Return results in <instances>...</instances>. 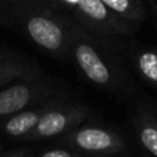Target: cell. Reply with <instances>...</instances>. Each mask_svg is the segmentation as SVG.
I'll return each mask as SVG.
<instances>
[{
    "label": "cell",
    "mask_w": 157,
    "mask_h": 157,
    "mask_svg": "<svg viewBox=\"0 0 157 157\" xmlns=\"http://www.w3.org/2000/svg\"><path fill=\"white\" fill-rule=\"evenodd\" d=\"M36 64L27 61L21 56L15 53H7L0 52V71L4 70H14V68H35Z\"/></svg>",
    "instance_id": "obj_11"
},
{
    "label": "cell",
    "mask_w": 157,
    "mask_h": 157,
    "mask_svg": "<svg viewBox=\"0 0 157 157\" xmlns=\"http://www.w3.org/2000/svg\"><path fill=\"white\" fill-rule=\"evenodd\" d=\"M6 15L38 48L56 59L70 54L71 21L40 0H2Z\"/></svg>",
    "instance_id": "obj_1"
},
{
    "label": "cell",
    "mask_w": 157,
    "mask_h": 157,
    "mask_svg": "<svg viewBox=\"0 0 157 157\" xmlns=\"http://www.w3.org/2000/svg\"><path fill=\"white\" fill-rule=\"evenodd\" d=\"M56 93L54 83L40 75L10 82L0 89V122L33 104L57 96Z\"/></svg>",
    "instance_id": "obj_4"
},
{
    "label": "cell",
    "mask_w": 157,
    "mask_h": 157,
    "mask_svg": "<svg viewBox=\"0 0 157 157\" xmlns=\"http://www.w3.org/2000/svg\"><path fill=\"white\" fill-rule=\"evenodd\" d=\"M104 6L124 20L140 24L146 18V9L142 0H101Z\"/></svg>",
    "instance_id": "obj_10"
},
{
    "label": "cell",
    "mask_w": 157,
    "mask_h": 157,
    "mask_svg": "<svg viewBox=\"0 0 157 157\" xmlns=\"http://www.w3.org/2000/svg\"><path fill=\"white\" fill-rule=\"evenodd\" d=\"M40 75L38 67L35 68H14V70H4L0 71V89L3 86L9 85L10 82H14L21 78H27V77H36Z\"/></svg>",
    "instance_id": "obj_12"
},
{
    "label": "cell",
    "mask_w": 157,
    "mask_h": 157,
    "mask_svg": "<svg viewBox=\"0 0 157 157\" xmlns=\"http://www.w3.org/2000/svg\"><path fill=\"white\" fill-rule=\"evenodd\" d=\"M54 13L101 38L131 35L139 24H133L110 11L101 0H40Z\"/></svg>",
    "instance_id": "obj_3"
},
{
    "label": "cell",
    "mask_w": 157,
    "mask_h": 157,
    "mask_svg": "<svg viewBox=\"0 0 157 157\" xmlns=\"http://www.w3.org/2000/svg\"><path fill=\"white\" fill-rule=\"evenodd\" d=\"M60 143L75 149L82 154L109 156L125 149V142L118 132L99 125L81 124L60 138Z\"/></svg>",
    "instance_id": "obj_6"
},
{
    "label": "cell",
    "mask_w": 157,
    "mask_h": 157,
    "mask_svg": "<svg viewBox=\"0 0 157 157\" xmlns=\"http://www.w3.org/2000/svg\"><path fill=\"white\" fill-rule=\"evenodd\" d=\"M89 116V106L81 103H65L63 100L46 114H43L38 125L24 138V142H35L63 136L71 129L83 124Z\"/></svg>",
    "instance_id": "obj_5"
},
{
    "label": "cell",
    "mask_w": 157,
    "mask_h": 157,
    "mask_svg": "<svg viewBox=\"0 0 157 157\" xmlns=\"http://www.w3.org/2000/svg\"><path fill=\"white\" fill-rule=\"evenodd\" d=\"M133 127L142 146L157 157V120L147 113H139L133 118Z\"/></svg>",
    "instance_id": "obj_9"
},
{
    "label": "cell",
    "mask_w": 157,
    "mask_h": 157,
    "mask_svg": "<svg viewBox=\"0 0 157 157\" xmlns=\"http://www.w3.org/2000/svg\"><path fill=\"white\" fill-rule=\"evenodd\" d=\"M0 157H32V153L27 149H17V150H11Z\"/></svg>",
    "instance_id": "obj_14"
},
{
    "label": "cell",
    "mask_w": 157,
    "mask_h": 157,
    "mask_svg": "<svg viewBox=\"0 0 157 157\" xmlns=\"http://www.w3.org/2000/svg\"><path fill=\"white\" fill-rule=\"evenodd\" d=\"M70 54L82 75L99 89L125 93L128 81L101 36L71 22Z\"/></svg>",
    "instance_id": "obj_2"
},
{
    "label": "cell",
    "mask_w": 157,
    "mask_h": 157,
    "mask_svg": "<svg viewBox=\"0 0 157 157\" xmlns=\"http://www.w3.org/2000/svg\"><path fill=\"white\" fill-rule=\"evenodd\" d=\"M83 154L81 151L75 150L71 147H56L46 150L44 153H42L39 157H82Z\"/></svg>",
    "instance_id": "obj_13"
},
{
    "label": "cell",
    "mask_w": 157,
    "mask_h": 157,
    "mask_svg": "<svg viewBox=\"0 0 157 157\" xmlns=\"http://www.w3.org/2000/svg\"><path fill=\"white\" fill-rule=\"evenodd\" d=\"M95 157H106V156H95Z\"/></svg>",
    "instance_id": "obj_16"
},
{
    "label": "cell",
    "mask_w": 157,
    "mask_h": 157,
    "mask_svg": "<svg viewBox=\"0 0 157 157\" xmlns=\"http://www.w3.org/2000/svg\"><path fill=\"white\" fill-rule=\"evenodd\" d=\"M61 101L63 99L60 96H53L10 116L9 118L0 122V136L11 140H24V138L38 125L43 114H46Z\"/></svg>",
    "instance_id": "obj_7"
},
{
    "label": "cell",
    "mask_w": 157,
    "mask_h": 157,
    "mask_svg": "<svg viewBox=\"0 0 157 157\" xmlns=\"http://www.w3.org/2000/svg\"><path fill=\"white\" fill-rule=\"evenodd\" d=\"M149 4H150L151 10H153V13L157 17V0H149Z\"/></svg>",
    "instance_id": "obj_15"
},
{
    "label": "cell",
    "mask_w": 157,
    "mask_h": 157,
    "mask_svg": "<svg viewBox=\"0 0 157 157\" xmlns=\"http://www.w3.org/2000/svg\"><path fill=\"white\" fill-rule=\"evenodd\" d=\"M133 68L143 81L157 86V50L151 48H140L132 53Z\"/></svg>",
    "instance_id": "obj_8"
}]
</instances>
